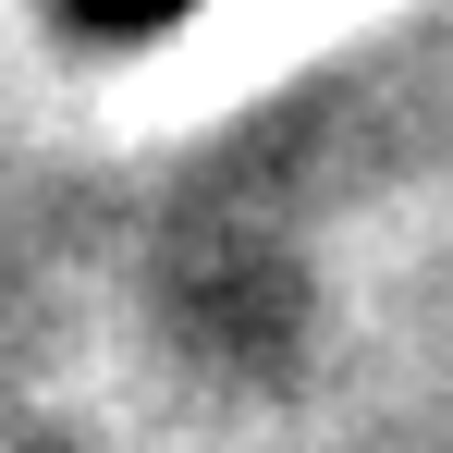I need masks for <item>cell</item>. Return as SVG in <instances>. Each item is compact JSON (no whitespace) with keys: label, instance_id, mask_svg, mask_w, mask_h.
Masks as SVG:
<instances>
[{"label":"cell","instance_id":"cell-1","mask_svg":"<svg viewBox=\"0 0 453 453\" xmlns=\"http://www.w3.org/2000/svg\"><path fill=\"white\" fill-rule=\"evenodd\" d=\"M62 12V37H86V50H135V37H172L184 12H209V0H50Z\"/></svg>","mask_w":453,"mask_h":453}]
</instances>
